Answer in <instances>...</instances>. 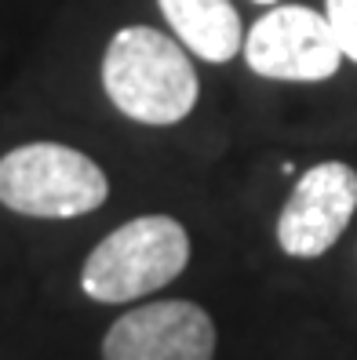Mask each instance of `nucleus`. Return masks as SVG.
I'll return each instance as SVG.
<instances>
[{"label": "nucleus", "mask_w": 357, "mask_h": 360, "mask_svg": "<svg viewBox=\"0 0 357 360\" xmlns=\"http://www.w3.org/2000/svg\"><path fill=\"white\" fill-rule=\"evenodd\" d=\"M190 262V237L172 215H139L102 240L80 269L95 302H132L168 288Z\"/></svg>", "instance_id": "2"}, {"label": "nucleus", "mask_w": 357, "mask_h": 360, "mask_svg": "<svg viewBox=\"0 0 357 360\" xmlns=\"http://www.w3.org/2000/svg\"><path fill=\"white\" fill-rule=\"evenodd\" d=\"M325 18L350 62H357V0H325Z\"/></svg>", "instance_id": "8"}, {"label": "nucleus", "mask_w": 357, "mask_h": 360, "mask_svg": "<svg viewBox=\"0 0 357 360\" xmlns=\"http://www.w3.org/2000/svg\"><path fill=\"white\" fill-rule=\"evenodd\" d=\"M102 88L124 117L154 128L186 120L201 95L186 51L150 26H124L110 40L102 58Z\"/></svg>", "instance_id": "1"}, {"label": "nucleus", "mask_w": 357, "mask_h": 360, "mask_svg": "<svg viewBox=\"0 0 357 360\" xmlns=\"http://www.w3.org/2000/svg\"><path fill=\"white\" fill-rule=\"evenodd\" d=\"M357 211V172L325 160L296 182L277 219V244L292 259H318L343 237Z\"/></svg>", "instance_id": "5"}, {"label": "nucleus", "mask_w": 357, "mask_h": 360, "mask_svg": "<svg viewBox=\"0 0 357 360\" xmlns=\"http://www.w3.org/2000/svg\"><path fill=\"white\" fill-rule=\"evenodd\" d=\"M244 58L266 80H328L343 66V48L328 18L303 4L270 8L244 33Z\"/></svg>", "instance_id": "4"}, {"label": "nucleus", "mask_w": 357, "mask_h": 360, "mask_svg": "<svg viewBox=\"0 0 357 360\" xmlns=\"http://www.w3.org/2000/svg\"><path fill=\"white\" fill-rule=\"evenodd\" d=\"M256 4H277V0H256Z\"/></svg>", "instance_id": "9"}, {"label": "nucleus", "mask_w": 357, "mask_h": 360, "mask_svg": "<svg viewBox=\"0 0 357 360\" xmlns=\"http://www.w3.org/2000/svg\"><path fill=\"white\" fill-rule=\"evenodd\" d=\"M110 182L80 150L30 142L0 157V204L33 219H77L102 207Z\"/></svg>", "instance_id": "3"}, {"label": "nucleus", "mask_w": 357, "mask_h": 360, "mask_svg": "<svg viewBox=\"0 0 357 360\" xmlns=\"http://www.w3.org/2000/svg\"><path fill=\"white\" fill-rule=\"evenodd\" d=\"M215 324L197 302H146L102 338V360H212Z\"/></svg>", "instance_id": "6"}, {"label": "nucleus", "mask_w": 357, "mask_h": 360, "mask_svg": "<svg viewBox=\"0 0 357 360\" xmlns=\"http://www.w3.org/2000/svg\"><path fill=\"white\" fill-rule=\"evenodd\" d=\"M182 48L204 62H230L244 48L241 15L230 0H157Z\"/></svg>", "instance_id": "7"}]
</instances>
